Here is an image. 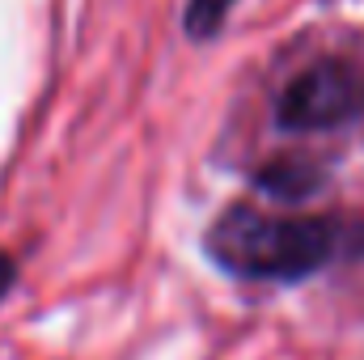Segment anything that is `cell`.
<instances>
[{"mask_svg":"<svg viewBox=\"0 0 364 360\" xmlns=\"http://www.w3.org/2000/svg\"><path fill=\"white\" fill-rule=\"evenodd\" d=\"M13 275H17V271H13V259H9V255H0V297L9 292V284H13Z\"/></svg>","mask_w":364,"mask_h":360,"instance_id":"cell-5","label":"cell"},{"mask_svg":"<svg viewBox=\"0 0 364 360\" xmlns=\"http://www.w3.org/2000/svg\"><path fill=\"white\" fill-rule=\"evenodd\" d=\"M233 9V0H186V34L191 38H212L220 26H225V13Z\"/></svg>","mask_w":364,"mask_h":360,"instance_id":"cell-4","label":"cell"},{"mask_svg":"<svg viewBox=\"0 0 364 360\" xmlns=\"http://www.w3.org/2000/svg\"><path fill=\"white\" fill-rule=\"evenodd\" d=\"M212 263L237 280H309L314 271L364 259V221L352 216H301L263 212L255 203L225 208L208 238Z\"/></svg>","mask_w":364,"mask_h":360,"instance_id":"cell-1","label":"cell"},{"mask_svg":"<svg viewBox=\"0 0 364 360\" xmlns=\"http://www.w3.org/2000/svg\"><path fill=\"white\" fill-rule=\"evenodd\" d=\"M259 186L275 199H305L322 186V170H314L309 162H275L259 174Z\"/></svg>","mask_w":364,"mask_h":360,"instance_id":"cell-3","label":"cell"},{"mask_svg":"<svg viewBox=\"0 0 364 360\" xmlns=\"http://www.w3.org/2000/svg\"><path fill=\"white\" fill-rule=\"evenodd\" d=\"M364 115V73L352 60H318L301 68L275 97L284 132H339Z\"/></svg>","mask_w":364,"mask_h":360,"instance_id":"cell-2","label":"cell"}]
</instances>
